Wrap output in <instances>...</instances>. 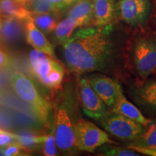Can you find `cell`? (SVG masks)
<instances>
[{"label": "cell", "instance_id": "6da1fadb", "mask_svg": "<svg viewBox=\"0 0 156 156\" xmlns=\"http://www.w3.org/2000/svg\"><path fill=\"white\" fill-rule=\"evenodd\" d=\"M110 33V25L102 28H83L74 33L62 45L68 69L81 75L111 67L116 57V48Z\"/></svg>", "mask_w": 156, "mask_h": 156}, {"label": "cell", "instance_id": "7a4b0ae2", "mask_svg": "<svg viewBox=\"0 0 156 156\" xmlns=\"http://www.w3.org/2000/svg\"><path fill=\"white\" fill-rule=\"evenodd\" d=\"M54 103L53 130L59 151L66 155H75L78 149L75 143V126L79 116L77 88L70 85L59 89Z\"/></svg>", "mask_w": 156, "mask_h": 156}, {"label": "cell", "instance_id": "3957f363", "mask_svg": "<svg viewBox=\"0 0 156 156\" xmlns=\"http://www.w3.org/2000/svg\"><path fill=\"white\" fill-rule=\"evenodd\" d=\"M0 106L9 111L19 127L39 130L46 124L32 106L21 99L11 88L0 91Z\"/></svg>", "mask_w": 156, "mask_h": 156}, {"label": "cell", "instance_id": "277c9868", "mask_svg": "<svg viewBox=\"0 0 156 156\" xmlns=\"http://www.w3.org/2000/svg\"><path fill=\"white\" fill-rule=\"evenodd\" d=\"M10 88L21 99L34 107L43 121L47 124L51 109V103L41 95L38 89L29 78L20 72L14 70L11 74Z\"/></svg>", "mask_w": 156, "mask_h": 156}, {"label": "cell", "instance_id": "5b68a950", "mask_svg": "<svg viewBox=\"0 0 156 156\" xmlns=\"http://www.w3.org/2000/svg\"><path fill=\"white\" fill-rule=\"evenodd\" d=\"M132 59L140 77L146 78L156 73V34L136 38L133 46Z\"/></svg>", "mask_w": 156, "mask_h": 156}, {"label": "cell", "instance_id": "8992f818", "mask_svg": "<svg viewBox=\"0 0 156 156\" xmlns=\"http://www.w3.org/2000/svg\"><path fill=\"white\" fill-rule=\"evenodd\" d=\"M99 121L105 130L122 141L132 142L145 129L140 123L112 112H107Z\"/></svg>", "mask_w": 156, "mask_h": 156}, {"label": "cell", "instance_id": "52a82bcc", "mask_svg": "<svg viewBox=\"0 0 156 156\" xmlns=\"http://www.w3.org/2000/svg\"><path fill=\"white\" fill-rule=\"evenodd\" d=\"M75 143L78 151L94 153L101 145L115 142L93 122L80 118L75 126Z\"/></svg>", "mask_w": 156, "mask_h": 156}, {"label": "cell", "instance_id": "ba28073f", "mask_svg": "<svg viewBox=\"0 0 156 156\" xmlns=\"http://www.w3.org/2000/svg\"><path fill=\"white\" fill-rule=\"evenodd\" d=\"M76 88L80 105L87 116L99 120L108 112L107 106L95 92L86 77H78Z\"/></svg>", "mask_w": 156, "mask_h": 156}, {"label": "cell", "instance_id": "9c48e42d", "mask_svg": "<svg viewBox=\"0 0 156 156\" xmlns=\"http://www.w3.org/2000/svg\"><path fill=\"white\" fill-rule=\"evenodd\" d=\"M121 17L133 27L142 28L147 22L151 12L150 0H119Z\"/></svg>", "mask_w": 156, "mask_h": 156}, {"label": "cell", "instance_id": "30bf717a", "mask_svg": "<svg viewBox=\"0 0 156 156\" xmlns=\"http://www.w3.org/2000/svg\"><path fill=\"white\" fill-rule=\"evenodd\" d=\"M90 85L101 100L109 108H112L115 100L122 91L118 82L101 74L95 73L86 77Z\"/></svg>", "mask_w": 156, "mask_h": 156}, {"label": "cell", "instance_id": "8fae6325", "mask_svg": "<svg viewBox=\"0 0 156 156\" xmlns=\"http://www.w3.org/2000/svg\"><path fill=\"white\" fill-rule=\"evenodd\" d=\"M26 20L15 17L2 18L0 44L3 47L11 48L20 44L25 38Z\"/></svg>", "mask_w": 156, "mask_h": 156}, {"label": "cell", "instance_id": "7c38bea8", "mask_svg": "<svg viewBox=\"0 0 156 156\" xmlns=\"http://www.w3.org/2000/svg\"><path fill=\"white\" fill-rule=\"evenodd\" d=\"M28 59L31 73L43 85L47 87L48 76L57 61L56 58L34 48L29 54Z\"/></svg>", "mask_w": 156, "mask_h": 156}, {"label": "cell", "instance_id": "4fadbf2b", "mask_svg": "<svg viewBox=\"0 0 156 156\" xmlns=\"http://www.w3.org/2000/svg\"><path fill=\"white\" fill-rule=\"evenodd\" d=\"M130 95L136 104L156 113V79L136 84L130 89Z\"/></svg>", "mask_w": 156, "mask_h": 156}, {"label": "cell", "instance_id": "5bb4252c", "mask_svg": "<svg viewBox=\"0 0 156 156\" xmlns=\"http://www.w3.org/2000/svg\"><path fill=\"white\" fill-rule=\"evenodd\" d=\"M25 40L33 48L41 51L51 57L56 58L53 46L44 33L37 28L31 17L25 23Z\"/></svg>", "mask_w": 156, "mask_h": 156}, {"label": "cell", "instance_id": "9a60e30c", "mask_svg": "<svg viewBox=\"0 0 156 156\" xmlns=\"http://www.w3.org/2000/svg\"><path fill=\"white\" fill-rule=\"evenodd\" d=\"M111 108L112 112L122 114L145 126H147L152 121L145 118L139 109L126 98L122 91L118 95Z\"/></svg>", "mask_w": 156, "mask_h": 156}, {"label": "cell", "instance_id": "2e32d148", "mask_svg": "<svg viewBox=\"0 0 156 156\" xmlns=\"http://www.w3.org/2000/svg\"><path fill=\"white\" fill-rule=\"evenodd\" d=\"M93 24L102 28L110 25L114 17V0H93Z\"/></svg>", "mask_w": 156, "mask_h": 156}, {"label": "cell", "instance_id": "e0dca14e", "mask_svg": "<svg viewBox=\"0 0 156 156\" xmlns=\"http://www.w3.org/2000/svg\"><path fill=\"white\" fill-rule=\"evenodd\" d=\"M15 134L17 141L30 153L42 147L46 138V134H41L38 130L31 129H21Z\"/></svg>", "mask_w": 156, "mask_h": 156}, {"label": "cell", "instance_id": "ac0fdd59", "mask_svg": "<svg viewBox=\"0 0 156 156\" xmlns=\"http://www.w3.org/2000/svg\"><path fill=\"white\" fill-rule=\"evenodd\" d=\"M93 0H80L68 11L67 16L75 18L79 22L80 27L87 26L90 24L93 18Z\"/></svg>", "mask_w": 156, "mask_h": 156}, {"label": "cell", "instance_id": "d6986e66", "mask_svg": "<svg viewBox=\"0 0 156 156\" xmlns=\"http://www.w3.org/2000/svg\"><path fill=\"white\" fill-rule=\"evenodd\" d=\"M32 15L31 12L19 0H0V17H15L27 20Z\"/></svg>", "mask_w": 156, "mask_h": 156}, {"label": "cell", "instance_id": "ffe728a7", "mask_svg": "<svg viewBox=\"0 0 156 156\" xmlns=\"http://www.w3.org/2000/svg\"><path fill=\"white\" fill-rule=\"evenodd\" d=\"M156 147V119L152 120L143 132L131 142L128 147L131 149H151Z\"/></svg>", "mask_w": 156, "mask_h": 156}, {"label": "cell", "instance_id": "44dd1931", "mask_svg": "<svg viewBox=\"0 0 156 156\" xmlns=\"http://www.w3.org/2000/svg\"><path fill=\"white\" fill-rule=\"evenodd\" d=\"M77 28H81L75 18L67 16L65 19L58 23L54 30V38L58 44L64 45L74 34Z\"/></svg>", "mask_w": 156, "mask_h": 156}, {"label": "cell", "instance_id": "7402d4cb", "mask_svg": "<svg viewBox=\"0 0 156 156\" xmlns=\"http://www.w3.org/2000/svg\"><path fill=\"white\" fill-rule=\"evenodd\" d=\"M55 13H42V14H32L33 21L37 28L44 34H49L55 30L57 25V19Z\"/></svg>", "mask_w": 156, "mask_h": 156}, {"label": "cell", "instance_id": "603a6c76", "mask_svg": "<svg viewBox=\"0 0 156 156\" xmlns=\"http://www.w3.org/2000/svg\"><path fill=\"white\" fill-rule=\"evenodd\" d=\"M99 155L105 156H138L139 153L129 147L115 145V144H104L99 147Z\"/></svg>", "mask_w": 156, "mask_h": 156}, {"label": "cell", "instance_id": "cb8c5ba5", "mask_svg": "<svg viewBox=\"0 0 156 156\" xmlns=\"http://www.w3.org/2000/svg\"><path fill=\"white\" fill-rule=\"evenodd\" d=\"M0 129L15 133L19 130L16 121L10 112L0 106Z\"/></svg>", "mask_w": 156, "mask_h": 156}, {"label": "cell", "instance_id": "d4e9b609", "mask_svg": "<svg viewBox=\"0 0 156 156\" xmlns=\"http://www.w3.org/2000/svg\"><path fill=\"white\" fill-rule=\"evenodd\" d=\"M29 10L32 14H42V13L58 14L60 12L56 5L49 0H34Z\"/></svg>", "mask_w": 156, "mask_h": 156}, {"label": "cell", "instance_id": "484cf974", "mask_svg": "<svg viewBox=\"0 0 156 156\" xmlns=\"http://www.w3.org/2000/svg\"><path fill=\"white\" fill-rule=\"evenodd\" d=\"M42 152L44 155L46 156H54L58 154L53 126L51 128V132L48 134H46V138L42 146Z\"/></svg>", "mask_w": 156, "mask_h": 156}, {"label": "cell", "instance_id": "4316f807", "mask_svg": "<svg viewBox=\"0 0 156 156\" xmlns=\"http://www.w3.org/2000/svg\"><path fill=\"white\" fill-rule=\"evenodd\" d=\"M4 155L16 156V155H28L30 153L18 142H14L10 145L2 149Z\"/></svg>", "mask_w": 156, "mask_h": 156}, {"label": "cell", "instance_id": "83f0119b", "mask_svg": "<svg viewBox=\"0 0 156 156\" xmlns=\"http://www.w3.org/2000/svg\"><path fill=\"white\" fill-rule=\"evenodd\" d=\"M9 65L0 68V91L10 88V78L12 70Z\"/></svg>", "mask_w": 156, "mask_h": 156}, {"label": "cell", "instance_id": "f1b7e54d", "mask_svg": "<svg viewBox=\"0 0 156 156\" xmlns=\"http://www.w3.org/2000/svg\"><path fill=\"white\" fill-rule=\"evenodd\" d=\"M16 141L17 139L15 133L0 129V149L2 150Z\"/></svg>", "mask_w": 156, "mask_h": 156}, {"label": "cell", "instance_id": "f546056e", "mask_svg": "<svg viewBox=\"0 0 156 156\" xmlns=\"http://www.w3.org/2000/svg\"><path fill=\"white\" fill-rule=\"evenodd\" d=\"M9 64H10V61H9L8 55L3 50L0 49V68L8 66Z\"/></svg>", "mask_w": 156, "mask_h": 156}, {"label": "cell", "instance_id": "4dcf8cb0", "mask_svg": "<svg viewBox=\"0 0 156 156\" xmlns=\"http://www.w3.org/2000/svg\"><path fill=\"white\" fill-rule=\"evenodd\" d=\"M134 151L139 153L145 154L147 155L156 156V147L151 148V149H136Z\"/></svg>", "mask_w": 156, "mask_h": 156}, {"label": "cell", "instance_id": "1f68e13d", "mask_svg": "<svg viewBox=\"0 0 156 156\" xmlns=\"http://www.w3.org/2000/svg\"><path fill=\"white\" fill-rule=\"evenodd\" d=\"M49 1L54 4L59 11L66 9L65 5H64V0H49Z\"/></svg>", "mask_w": 156, "mask_h": 156}, {"label": "cell", "instance_id": "d6a6232c", "mask_svg": "<svg viewBox=\"0 0 156 156\" xmlns=\"http://www.w3.org/2000/svg\"><path fill=\"white\" fill-rule=\"evenodd\" d=\"M19 1L25 7H27V8L29 9L31 7V5H32L33 1H34V0H19Z\"/></svg>", "mask_w": 156, "mask_h": 156}, {"label": "cell", "instance_id": "836d02e7", "mask_svg": "<svg viewBox=\"0 0 156 156\" xmlns=\"http://www.w3.org/2000/svg\"><path fill=\"white\" fill-rule=\"evenodd\" d=\"M80 1V0H64V5H65V7L67 8L68 7L73 5L74 4H75L77 2Z\"/></svg>", "mask_w": 156, "mask_h": 156}, {"label": "cell", "instance_id": "e575fe53", "mask_svg": "<svg viewBox=\"0 0 156 156\" xmlns=\"http://www.w3.org/2000/svg\"><path fill=\"white\" fill-rule=\"evenodd\" d=\"M2 24V18H1V17H0V31H1Z\"/></svg>", "mask_w": 156, "mask_h": 156}]
</instances>
